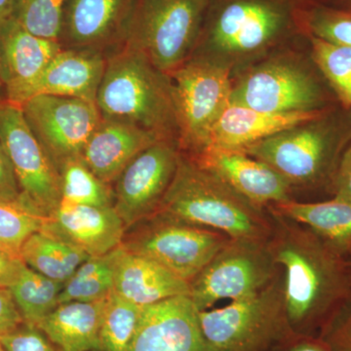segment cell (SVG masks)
I'll use <instances>...</instances> for the list:
<instances>
[{
	"instance_id": "6da1fadb",
	"label": "cell",
	"mask_w": 351,
	"mask_h": 351,
	"mask_svg": "<svg viewBox=\"0 0 351 351\" xmlns=\"http://www.w3.org/2000/svg\"><path fill=\"white\" fill-rule=\"evenodd\" d=\"M269 210L267 246L282 267L286 315L294 337H320L351 300V260L311 228Z\"/></svg>"
},
{
	"instance_id": "7a4b0ae2",
	"label": "cell",
	"mask_w": 351,
	"mask_h": 351,
	"mask_svg": "<svg viewBox=\"0 0 351 351\" xmlns=\"http://www.w3.org/2000/svg\"><path fill=\"white\" fill-rule=\"evenodd\" d=\"M304 0H210L191 58L239 73L295 34Z\"/></svg>"
},
{
	"instance_id": "3957f363",
	"label": "cell",
	"mask_w": 351,
	"mask_h": 351,
	"mask_svg": "<svg viewBox=\"0 0 351 351\" xmlns=\"http://www.w3.org/2000/svg\"><path fill=\"white\" fill-rule=\"evenodd\" d=\"M351 142V108L341 104L320 117L274 134L245 149L293 188L331 195L341 157Z\"/></svg>"
},
{
	"instance_id": "277c9868",
	"label": "cell",
	"mask_w": 351,
	"mask_h": 351,
	"mask_svg": "<svg viewBox=\"0 0 351 351\" xmlns=\"http://www.w3.org/2000/svg\"><path fill=\"white\" fill-rule=\"evenodd\" d=\"M156 212L232 239L267 240L271 234L267 208L246 199L182 152L172 184Z\"/></svg>"
},
{
	"instance_id": "5b68a950",
	"label": "cell",
	"mask_w": 351,
	"mask_h": 351,
	"mask_svg": "<svg viewBox=\"0 0 351 351\" xmlns=\"http://www.w3.org/2000/svg\"><path fill=\"white\" fill-rule=\"evenodd\" d=\"M96 105L101 117L130 122L164 138L178 141L170 75L135 48L122 45L108 55Z\"/></svg>"
},
{
	"instance_id": "8992f818",
	"label": "cell",
	"mask_w": 351,
	"mask_h": 351,
	"mask_svg": "<svg viewBox=\"0 0 351 351\" xmlns=\"http://www.w3.org/2000/svg\"><path fill=\"white\" fill-rule=\"evenodd\" d=\"M230 104L270 113L323 112L341 100L314 63L295 55L267 56L235 73Z\"/></svg>"
},
{
	"instance_id": "52a82bcc",
	"label": "cell",
	"mask_w": 351,
	"mask_h": 351,
	"mask_svg": "<svg viewBox=\"0 0 351 351\" xmlns=\"http://www.w3.org/2000/svg\"><path fill=\"white\" fill-rule=\"evenodd\" d=\"M198 318L205 339L218 351H269L295 338L286 315L282 267L260 292L198 311Z\"/></svg>"
},
{
	"instance_id": "ba28073f",
	"label": "cell",
	"mask_w": 351,
	"mask_h": 351,
	"mask_svg": "<svg viewBox=\"0 0 351 351\" xmlns=\"http://www.w3.org/2000/svg\"><path fill=\"white\" fill-rule=\"evenodd\" d=\"M210 0H135L123 45L171 75L193 55Z\"/></svg>"
},
{
	"instance_id": "9c48e42d",
	"label": "cell",
	"mask_w": 351,
	"mask_h": 351,
	"mask_svg": "<svg viewBox=\"0 0 351 351\" xmlns=\"http://www.w3.org/2000/svg\"><path fill=\"white\" fill-rule=\"evenodd\" d=\"M177 114L178 143L193 156L205 149L210 134L230 106L232 73L198 58H189L171 73Z\"/></svg>"
},
{
	"instance_id": "30bf717a",
	"label": "cell",
	"mask_w": 351,
	"mask_h": 351,
	"mask_svg": "<svg viewBox=\"0 0 351 351\" xmlns=\"http://www.w3.org/2000/svg\"><path fill=\"white\" fill-rule=\"evenodd\" d=\"M124 235L127 251L151 258L186 282H191L230 237L161 213L134 225Z\"/></svg>"
},
{
	"instance_id": "8fae6325",
	"label": "cell",
	"mask_w": 351,
	"mask_h": 351,
	"mask_svg": "<svg viewBox=\"0 0 351 351\" xmlns=\"http://www.w3.org/2000/svg\"><path fill=\"white\" fill-rule=\"evenodd\" d=\"M280 269L267 240L230 239L189 282V298L198 311H207L223 300L237 301L260 292Z\"/></svg>"
},
{
	"instance_id": "7c38bea8",
	"label": "cell",
	"mask_w": 351,
	"mask_h": 351,
	"mask_svg": "<svg viewBox=\"0 0 351 351\" xmlns=\"http://www.w3.org/2000/svg\"><path fill=\"white\" fill-rule=\"evenodd\" d=\"M0 142L25 203L50 217L62 202L61 175L32 133L22 108L7 101L0 103Z\"/></svg>"
},
{
	"instance_id": "4fadbf2b",
	"label": "cell",
	"mask_w": 351,
	"mask_h": 351,
	"mask_svg": "<svg viewBox=\"0 0 351 351\" xmlns=\"http://www.w3.org/2000/svg\"><path fill=\"white\" fill-rule=\"evenodd\" d=\"M21 108L58 170L68 159L82 157L101 119L96 103L69 97L38 95Z\"/></svg>"
},
{
	"instance_id": "5bb4252c",
	"label": "cell",
	"mask_w": 351,
	"mask_h": 351,
	"mask_svg": "<svg viewBox=\"0 0 351 351\" xmlns=\"http://www.w3.org/2000/svg\"><path fill=\"white\" fill-rule=\"evenodd\" d=\"M181 157L178 141L162 138L141 152L122 171L114 182L113 207L126 230L158 210Z\"/></svg>"
},
{
	"instance_id": "9a60e30c",
	"label": "cell",
	"mask_w": 351,
	"mask_h": 351,
	"mask_svg": "<svg viewBox=\"0 0 351 351\" xmlns=\"http://www.w3.org/2000/svg\"><path fill=\"white\" fill-rule=\"evenodd\" d=\"M135 0H66L59 43L63 49L108 55L121 47Z\"/></svg>"
},
{
	"instance_id": "2e32d148",
	"label": "cell",
	"mask_w": 351,
	"mask_h": 351,
	"mask_svg": "<svg viewBox=\"0 0 351 351\" xmlns=\"http://www.w3.org/2000/svg\"><path fill=\"white\" fill-rule=\"evenodd\" d=\"M130 351H218L201 330L189 295L143 306Z\"/></svg>"
},
{
	"instance_id": "e0dca14e",
	"label": "cell",
	"mask_w": 351,
	"mask_h": 351,
	"mask_svg": "<svg viewBox=\"0 0 351 351\" xmlns=\"http://www.w3.org/2000/svg\"><path fill=\"white\" fill-rule=\"evenodd\" d=\"M58 41L34 36L12 18L0 25V66L5 101L22 106L32 88L58 53Z\"/></svg>"
},
{
	"instance_id": "ac0fdd59",
	"label": "cell",
	"mask_w": 351,
	"mask_h": 351,
	"mask_svg": "<svg viewBox=\"0 0 351 351\" xmlns=\"http://www.w3.org/2000/svg\"><path fill=\"white\" fill-rule=\"evenodd\" d=\"M188 156L258 206L292 200V186L282 176L246 152L206 149Z\"/></svg>"
},
{
	"instance_id": "d6986e66",
	"label": "cell",
	"mask_w": 351,
	"mask_h": 351,
	"mask_svg": "<svg viewBox=\"0 0 351 351\" xmlns=\"http://www.w3.org/2000/svg\"><path fill=\"white\" fill-rule=\"evenodd\" d=\"M46 230L75 244L89 257L106 255L123 242L126 228L113 206H89L61 202Z\"/></svg>"
},
{
	"instance_id": "ffe728a7",
	"label": "cell",
	"mask_w": 351,
	"mask_h": 351,
	"mask_svg": "<svg viewBox=\"0 0 351 351\" xmlns=\"http://www.w3.org/2000/svg\"><path fill=\"white\" fill-rule=\"evenodd\" d=\"M162 138L130 122L101 117L82 158L99 179L112 184L136 156Z\"/></svg>"
},
{
	"instance_id": "44dd1931",
	"label": "cell",
	"mask_w": 351,
	"mask_h": 351,
	"mask_svg": "<svg viewBox=\"0 0 351 351\" xmlns=\"http://www.w3.org/2000/svg\"><path fill=\"white\" fill-rule=\"evenodd\" d=\"M106 64L107 55L98 51L62 49L39 76L31 98L51 95L96 103Z\"/></svg>"
},
{
	"instance_id": "7402d4cb",
	"label": "cell",
	"mask_w": 351,
	"mask_h": 351,
	"mask_svg": "<svg viewBox=\"0 0 351 351\" xmlns=\"http://www.w3.org/2000/svg\"><path fill=\"white\" fill-rule=\"evenodd\" d=\"M113 292L137 306H147L181 295L189 297L191 290L189 282L169 269L122 246L115 265Z\"/></svg>"
},
{
	"instance_id": "603a6c76",
	"label": "cell",
	"mask_w": 351,
	"mask_h": 351,
	"mask_svg": "<svg viewBox=\"0 0 351 351\" xmlns=\"http://www.w3.org/2000/svg\"><path fill=\"white\" fill-rule=\"evenodd\" d=\"M325 112L270 113L230 104L210 134L204 149L244 151L274 134Z\"/></svg>"
},
{
	"instance_id": "cb8c5ba5",
	"label": "cell",
	"mask_w": 351,
	"mask_h": 351,
	"mask_svg": "<svg viewBox=\"0 0 351 351\" xmlns=\"http://www.w3.org/2000/svg\"><path fill=\"white\" fill-rule=\"evenodd\" d=\"M108 298L90 302H62L36 326L59 351L98 350Z\"/></svg>"
},
{
	"instance_id": "d4e9b609",
	"label": "cell",
	"mask_w": 351,
	"mask_h": 351,
	"mask_svg": "<svg viewBox=\"0 0 351 351\" xmlns=\"http://www.w3.org/2000/svg\"><path fill=\"white\" fill-rule=\"evenodd\" d=\"M267 208L311 228L341 253H351L350 200L332 196L330 199L320 202L290 200Z\"/></svg>"
},
{
	"instance_id": "484cf974",
	"label": "cell",
	"mask_w": 351,
	"mask_h": 351,
	"mask_svg": "<svg viewBox=\"0 0 351 351\" xmlns=\"http://www.w3.org/2000/svg\"><path fill=\"white\" fill-rule=\"evenodd\" d=\"M20 258L27 267L44 276L66 283L90 257L75 244L43 228L25 240Z\"/></svg>"
},
{
	"instance_id": "4316f807",
	"label": "cell",
	"mask_w": 351,
	"mask_h": 351,
	"mask_svg": "<svg viewBox=\"0 0 351 351\" xmlns=\"http://www.w3.org/2000/svg\"><path fill=\"white\" fill-rule=\"evenodd\" d=\"M64 284L44 276L24 263L8 289L25 322L38 325L59 306Z\"/></svg>"
},
{
	"instance_id": "83f0119b",
	"label": "cell",
	"mask_w": 351,
	"mask_h": 351,
	"mask_svg": "<svg viewBox=\"0 0 351 351\" xmlns=\"http://www.w3.org/2000/svg\"><path fill=\"white\" fill-rule=\"evenodd\" d=\"M122 245L106 255L90 257L77 267L59 297V304L68 302H96L108 297L113 291L115 265Z\"/></svg>"
},
{
	"instance_id": "f1b7e54d",
	"label": "cell",
	"mask_w": 351,
	"mask_h": 351,
	"mask_svg": "<svg viewBox=\"0 0 351 351\" xmlns=\"http://www.w3.org/2000/svg\"><path fill=\"white\" fill-rule=\"evenodd\" d=\"M62 202L89 206H113V189L88 168L82 157L64 161L59 168Z\"/></svg>"
},
{
	"instance_id": "f546056e",
	"label": "cell",
	"mask_w": 351,
	"mask_h": 351,
	"mask_svg": "<svg viewBox=\"0 0 351 351\" xmlns=\"http://www.w3.org/2000/svg\"><path fill=\"white\" fill-rule=\"evenodd\" d=\"M142 309L112 291L101 321L98 351H130Z\"/></svg>"
},
{
	"instance_id": "4dcf8cb0",
	"label": "cell",
	"mask_w": 351,
	"mask_h": 351,
	"mask_svg": "<svg viewBox=\"0 0 351 351\" xmlns=\"http://www.w3.org/2000/svg\"><path fill=\"white\" fill-rule=\"evenodd\" d=\"M311 56L339 100L351 108V47L306 36Z\"/></svg>"
},
{
	"instance_id": "1f68e13d",
	"label": "cell",
	"mask_w": 351,
	"mask_h": 351,
	"mask_svg": "<svg viewBox=\"0 0 351 351\" xmlns=\"http://www.w3.org/2000/svg\"><path fill=\"white\" fill-rule=\"evenodd\" d=\"M300 25L306 36L351 47V13L304 1Z\"/></svg>"
},
{
	"instance_id": "d6a6232c",
	"label": "cell",
	"mask_w": 351,
	"mask_h": 351,
	"mask_svg": "<svg viewBox=\"0 0 351 351\" xmlns=\"http://www.w3.org/2000/svg\"><path fill=\"white\" fill-rule=\"evenodd\" d=\"M47 219L29 205L0 202V249L20 257L25 240L43 230Z\"/></svg>"
},
{
	"instance_id": "836d02e7",
	"label": "cell",
	"mask_w": 351,
	"mask_h": 351,
	"mask_svg": "<svg viewBox=\"0 0 351 351\" xmlns=\"http://www.w3.org/2000/svg\"><path fill=\"white\" fill-rule=\"evenodd\" d=\"M66 0H15L12 19L39 38L59 43Z\"/></svg>"
},
{
	"instance_id": "e575fe53",
	"label": "cell",
	"mask_w": 351,
	"mask_h": 351,
	"mask_svg": "<svg viewBox=\"0 0 351 351\" xmlns=\"http://www.w3.org/2000/svg\"><path fill=\"white\" fill-rule=\"evenodd\" d=\"M0 341L5 351H59L36 325L25 322L0 335Z\"/></svg>"
},
{
	"instance_id": "d590c367",
	"label": "cell",
	"mask_w": 351,
	"mask_h": 351,
	"mask_svg": "<svg viewBox=\"0 0 351 351\" xmlns=\"http://www.w3.org/2000/svg\"><path fill=\"white\" fill-rule=\"evenodd\" d=\"M320 338L332 351H351V300L335 316Z\"/></svg>"
},
{
	"instance_id": "8d00e7d4",
	"label": "cell",
	"mask_w": 351,
	"mask_h": 351,
	"mask_svg": "<svg viewBox=\"0 0 351 351\" xmlns=\"http://www.w3.org/2000/svg\"><path fill=\"white\" fill-rule=\"evenodd\" d=\"M0 202L27 205L21 193L12 164L1 142H0Z\"/></svg>"
},
{
	"instance_id": "74e56055",
	"label": "cell",
	"mask_w": 351,
	"mask_h": 351,
	"mask_svg": "<svg viewBox=\"0 0 351 351\" xmlns=\"http://www.w3.org/2000/svg\"><path fill=\"white\" fill-rule=\"evenodd\" d=\"M24 322L10 290L0 287V335L12 331Z\"/></svg>"
},
{
	"instance_id": "f35d334b",
	"label": "cell",
	"mask_w": 351,
	"mask_h": 351,
	"mask_svg": "<svg viewBox=\"0 0 351 351\" xmlns=\"http://www.w3.org/2000/svg\"><path fill=\"white\" fill-rule=\"evenodd\" d=\"M331 195L351 201V142L341 157L332 182Z\"/></svg>"
},
{
	"instance_id": "ab89813d",
	"label": "cell",
	"mask_w": 351,
	"mask_h": 351,
	"mask_svg": "<svg viewBox=\"0 0 351 351\" xmlns=\"http://www.w3.org/2000/svg\"><path fill=\"white\" fill-rule=\"evenodd\" d=\"M23 265L22 258L0 249V287L8 288L15 280Z\"/></svg>"
},
{
	"instance_id": "60d3db41",
	"label": "cell",
	"mask_w": 351,
	"mask_h": 351,
	"mask_svg": "<svg viewBox=\"0 0 351 351\" xmlns=\"http://www.w3.org/2000/svg\"><path fill=\"white\" fill-rule=\"evenodd\" d=\"M285 345L289 346L287 351H332L320 337H295Z\"/></svg>"
},
{
	"instance_id": "b9f144b4",
	"label": "cell",
	"mask_w": 351,
	"mask_h": 351,
	"mask_svg": "<svg viewBox=\"0 0 351 351\" xmlns=\"http://www.w3.org/2000/svg\"><path fill=\"white\" fill-rule=\"evenodd\" d=\"M304 1L313 2L335 10L351 13V0H304Z\"/></svg>"
},
{
	"instance_id": "7bdbcfd3",
	"label": "cell",
	"mask_w": 351,
	"mask_h": 351,
	"mask_svg": "<svg viewBox=\"0 0 351 351\" xmlns=\"http://www.w3.org/2000/svg\"><path fill=\"white\" fill-rule=\"evenodd\" d=\"M15 0H0V25L12 17Z\"/></svg>"
},
{
	"instance_id": "ee69618b",
	"label": "cell",
	"mask_w": 351,
	"mask_h": 351,
	"mask_svg": "<svg viewBox=\"0 0 351 351\" xmlns=\"http://www.w3.org/2000/svg\"><path fill=\"white\" fill-rule=\"evenodd\" d=\"M5 101V93H4V84L2 80L1 66H0V103Z\"/></svg>"
},
{
	"instance_id": "f6af8a7d",
	"label": "cell",
	"mask_w": 351,
	"mask_h": 351,
	"mask_svg": "<svg viewBox=\"0 0 351 351\" xmlns=\"http://www.w3.org/2000/svg\"><path fill=\"white\" fill-rule=\"evenodd\" d=\"M0 351H5L4 350L3 346H2L1 341H0Z\"/></svg>"
},
{
	"instance_id": "bcb514c9",
	"label": "cell",
	"mask_w": 351,
	"mask_h": 351,
	"mask_svg": "<svg viewBox=\"0 0 351 351\" xmlns=\"http://www.w3.org/2000/svg\"><path fill=\"white\" fill-rule=\"evenodd\" d=\"M350 260H351V253L350 254Z\"/></svg>"
},
{
	"instance_id": "7dc6e473",
	"label": "cell",
	"mask_w": 351,
	"mask_h": 351,
	"mask_svg": "<svg viewBox=\"0 0 351 351\" xmlns=\"http://www.w3.org/2000/svg\"><path fill=\"white\" fill-rule=\"evenodd\" d=\"M94 351H98V350H94Z\"/></svg>"
}]
</instances>
